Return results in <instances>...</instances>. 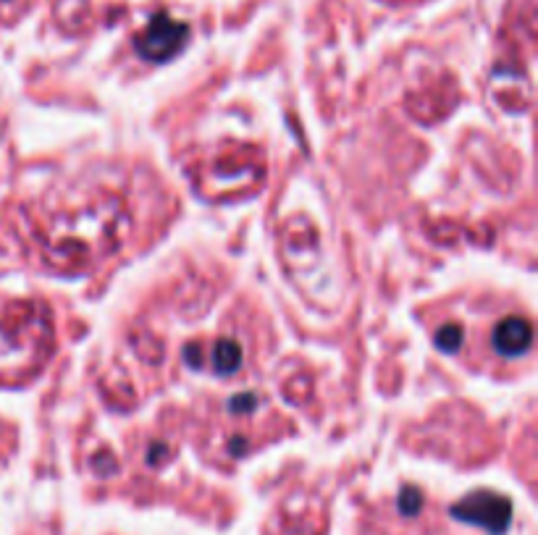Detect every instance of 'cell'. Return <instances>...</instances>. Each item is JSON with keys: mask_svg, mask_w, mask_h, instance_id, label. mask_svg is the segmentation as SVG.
Listing matches in <instances>:
<instances>
[{"mask_svg": "<svg viewBox=\"0 0 538 535\" xmlns=\"http://www.w3.org/2000/svg\"><path fill=\"white\" fill-rule=\"evenodd\" d=\"M489 347L491 355L497 357V360H518V357H525L533 347L531 320L520 313L502 315L491 326Z\"/></svg>", "mask_w": 538, "mask_h": 535, "instance_id": "6da1fadb", "label": "cell"}, {"mask_svg": "<svg viewBox=\"0 0 538 535\" xmlns=\"http://www.w3.org/2000/svg\"><path fill=\"white\" fill-rule=\"evenodd\" d=\"M0 3H11V0H0Z\"/></svg>", "mask_w": 538, "mask_h": 535, "instance_id": "277c9868", "label": "cell"}, {"mask_svg": "<svg viewBox=\"0 0 538 535\" xmlns=\"http://www.w3.org/2000/svg\"><path fill=\"white\" fill-rule=\"evenodd\" d=\"M184 40H187V27L182 21H174L171 16L161 14L147 24V29L137 40V50L147 61H166L174 53H179Z\"/></svg>", "mask_w": 538, "mask_h": 535, "instance_id": "7a4b0ae2", "label": "cell"}, {"mask_svg": "<svg viewBox=\"0 0 538 535\" xmlns=\"http://www.w3.org/2000/svg\"><path fill=\"white\" fill-rule=\"evenodd\" d=\"M455 515L468 522L486 525L489 530L499 533V530L507 528V522H510V501H504L499 499V496L491 494L470 496L465 504L455 507Z\"/></svg>", "mask_w": 538, "mask_h": 535, "instance_id": "3957f363", "label": "cell"}]
</instances>
